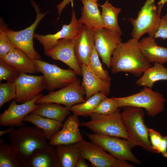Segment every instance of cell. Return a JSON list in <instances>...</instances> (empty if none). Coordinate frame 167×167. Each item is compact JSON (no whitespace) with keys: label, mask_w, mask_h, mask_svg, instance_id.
<instances>
[{"label":"cell","mask_w":167,"mask_h":167,"mask_svg":"<svg viewBox=\"0 0 167 167\" xmlns=\"http://www.w3.org/2000/svg\"><path fill=\"white\" fill-rule=\"evenodd\" d=\"M138 40L132 38L118 46L112 57L110 68L113 73L127 72L139 77L152 66L142 53Z\"/></svg>","instance_id":"1"},{"label":"cell","mask_w":167,"mask_h":167,"mask_svg":"<svg viewBox=\"0 0 167 167\" xmlns=\"http://www.w3.org/2000/svg\"><path fill=\"white\" fill-rule=\"evenodd\" d=\"M9 139L24 167L37 151L49 145L44 133L36 126L23 125L14 128L9 133Z\"/></svg>","instance_id":"2"},{"label":"cell","mask_w":167,"mask_h":167,"mask_svg":"<svg viewBox=\"0 0 167 167\" xmlns=\"http://www.w3.org/2000/svg\"><path fill=\"white\" fill-rule=\"evenodd\" d=\"M122 108L121 116L127 133V140L131 148L140 146L148 151L156 153L150 143L148 128L144 123L143 109L132 106Z\"/></svg>","instance_id":"3"},{"label":"cell","mask_w":167,"mask_h":167,"mask_svg":"<svg viewBox=\"0 0 167 167\" xmlns=\"http://www.w3.org/2000/svg\"><path fill=\"white\" fill-rule=\"evenodd\" d=\"M31 4L35 10L36 16L34 22L29 26L20 31H13L7 28L1 19L0 25L16 48L22 51L32 59L40 60L41 59V56L34 47V32L40 22L48 11L44 13L40 12L39 6L34 1H31Z\"/></svg>","instance_id":"4"},{"label":"cell","mask_w":167,"mask_h":167,"mask_svg":"<svg viewBox=\"0 0 167 167\" xmlns=\"http://www.w3.org/2000/svg\"><path fill=\"white\" fill-rule=\"evenodd\" d=\"M113 98L120 107L132 106L144 109L147 114L152 117L163 111L166 101L161 93L145 87L135 94L125 97Z\"/></svg>","instance_id":"5"},{"label":"cell","mask_w":167,"mask_h":167,"mask_svg":"<svg viewBox=\"0 0 167 167\" xmlns=\"http://www.w3.org/2000/svg\"><path fill=\"white\" fill-rule=\"evenodd\" d=\"M155 1L146 0L136 18L128 19L133 27L131 32L132 38L139 40L145 33L153 37L161 21L163 7L156 6Z\"/></svg>","instance_id":"6"},{"label":"cell","mask_w":167,"mask_h":167,"mask_svg":"<svg viewBox=\"0 0 167 167\" xmlns=\"http://www.w3.org/2000/svg\"><path fill=\"white\" fill-rule=\"evenodd\" d=\"M119 108L114 113L102 115L93 113L90 115L91 120L80 123L95 133L128 138L127 133L123 122Z\"/></svg>","instance_id":"7"},{"label":"cell","mask_w":167,"mask_h":167,"mask_svg":"<svg viewBox=\"0 0 167 167\" xmlns=\"http://www.w3.org/2000/svg\"><path fill=\"white\" fill-rule=\"evenodd\" d=\"M80 156L89 161L92 167H133L126 161L107 153L101 147L84 139L77 143Z\"/></svg>","instance_id":"8"},{"label":"cell","mask_w":167,"mask_h":167,"mask_svg":"<svg viewBox=\"0 0 167 167\" xmlns=\"http://www.w3.org/2000/svg\"><path fill=\"white\" fill-rule=\"evenodd\" d=\"M91 141L98 145L116 158L139 164L141 162L132 153L126 139L121 138L84 132Z\"/></svg>","instance_id":"9"},{"label":"cell","mask_w":167,"mask_h":167,"mask_svg":"<svg viewBox=\"0 0 167 167\" xmlns=\"http://www.w3.org/2000/svg\"><path fill=\"white\" fill-rule=\"evenodd\" d=\"M85 92L79 78L60 89L50 92L42 95L36 101L38 104L42 103H54L62 105L70 109L73 105L85 101Z\"/></svg>","instance_id":"10"},{"label":"cell","mask_w":167,"mask_h":167,"mask_svg":"<svg viewBox=\"0 0 167 167\" xmlns=\"http://www.w3.org/2000/svg\"><path fill=\"white\" fill-rule=\"evenodd\" d=\"M34 60L43 74L45 89L50 92L62 88L77 78V74L71 68L63 69L41 60Z\"/></svg>","instance_id":"11"},{"label":"cell","mask_w":167,"mask_h":167,"mask_svg":"<svg viewBox=\"0 0 167 167\" xmlns=\"http://www.w3.org/2000/svg\"><path fill=\"white\" fill-rule=\"evenodd\" d=\"M122 33L109 30L105 28L94 31L95 46L102 61L108 68H110L114 52L122 42Z\"/></svg>","instance_id":"12"},{"label":"cell","mask_w":167,"mask_h":167,"mask_svg":"<svg viewBox=\"0 0 167 167\" xmlns=\"http://www.w3.org/2000/svg\"><path fill=\"white\" fill-rule=\"evenodd\" d=\"M17 102L21 104L31 100L40 94L46 88L43 75L20 73L15 82Z\"/></svg>","instance_id":"13"},{"label":"cell","mask_w":167,"mask_h":167,"mask_svg":"<svg viewBox=\"0 0 167 167\" xmlns=\"http://www.w3.org/2000/svg\"><path fill=\"white\" fill-rule=\"evenodd\" d=\"M83 26L78 21L75 12L73 10L71 21L68 24H63L61 29L55 34L42 35L34 33V38L42 45L45 53L52 48L60 40L75 39Z\"/></svg>","instance_id":"14"},{"label":"cell","mask_w":167,"mask_h":167,"mask_svg":"<svg viewBox=\"0 0 167 167\" xmlns=\"http://www.w3.org/2000/svg\"><path fill=\"white\" fill-rule=\"evenodd\" d=\"M42 95L41 94L33 99L20 104H17L14 99L8 108L0 114V125L18 127L24 125V118L37 107L38 105L36 104V101Z\"/></svg>","instance_id":"15"},{"label":"cell","mask_w":167,"mask_h":167,"mask_svg":"<svg viewBox=\"0 0 167 167\" xmlns=\"http://www.w3.org/2000/svg\"><path fill=\"white\" fill-rule=\"evenodd\" d=\"M75 41V39L60 40L52 48L45 53L52 59L64 63L78 75H82L81 67L74 50Z\"/></svg>","instance_id":"16"},{"label":"cell","mask_w":167,"mask_h":167,"mask_svg":"<svg viewBox=\"0 0 167 167\" xmlns=\"http://www.w3.org/2000/svg\"><path fill=\"white\" fill-rule=\"evenodd\" d=\"M78 117L73 114L70 115L60 130L49 140V144L55 146L78 143L83 140Z\"/></svg>","instance_id":"17"},{"label":"cell","mask_w":167,"mask_h":167,"mask_svg":"<svg viewBox=\"0 0 167 167\" xmlns=\"http://www.w3.org/2000/svg\"><path fill=\"white\" fill-rule=\"evenodd\" d=\"M95 47L94 31L84 25L75 39L74 50L79 64L88 65L91 55Z\"/></svg>","instance_id":"18"},{"label":"cell","mask_w":167,"mask_h":167,"mask_svg":"<svg viewBox=\"0 0 167 167\" xmlns=\"http://www.w3.org/2000/svg\"><path fill=\"white\" fill-rule=\"evenodd\" d=\"M80 67L82 76L81 85L84 89L86 100L98 92H103L107 96L109 94L110 82L105 81L97 76L88 65L83 64Z\"/></svg>","instance_id":"19"},{"label":"cell","mask_w":167,"mask_h":167,"mask_svg":"<svg viewBox=\"0 0 167 167\" xmlns=\"http://www.w3.org/2000/svg\"><path fill=\"white\" fill-rule=\"evenodd\" d=\"M0 59L17 69L20 73L33 74L40 72L35 61L16 48Z\"/></svg>","instance_id":"20"},{"label":"cell","mask_w":167,"mask_h":167,"mask_svg":"<svg viewBox=\"0 0 167 167\" xmlns=\"http://www.w3.org/2000/svg\"><path fill=\"white\" fill-rule=\"evenodd\" d=\"M80 1L83 6L79 22L94 31L104 28L97 2L93 0Z\"/></svg>","instance_id":"21"},{"label":"cell","mask_w":167,"mask_h":167,"mask_svg":"<svg viewBox=\"0 0 167 167\" xmlns=\"http://www.w3.org/2000/svg\"><path fill=\"white\" fill-rule=\"evenodd\" d=\"M139 48L144 56L150 63L161 64L167 62V47L157 45L154 38L149 36L139 41Z\"/></svg>","instance_id":"22"},{"label":"cell","mask_w":167,"mask_h":167,"mask_svg":"<svg viewBox=\"0 0 167 167\" xmlns=\"http://www.w3.org/2000/svg\"><path fill=\"white\" fill-rule=\"evenodd\" d=\"M25 167H60L56 148L49 144L38 150Z\"/></svg>","instance_id":"23"},{"label":"cell","mask_w":167,"mask_h":167,"mask_svg":"<svg viewBox=\"0 0 167 167\" xmlns=\"http://www.w3.org/2000/svg\"><path fill=\"white\" fill-rule=\"evenodd\" d=\"M23 121L29 122L41 130L49 140L60 130L63 124L62 122L32 113L26 116Z\"/></svg>","instance_id":"24"},{"label":"cell","mask_w":167,"mask_h":167,"mask_svg":"<svg viewBox=\"0 0 167 167\" xmlns=\"http://www.w3.org/2000/svg\"><path fill=\"white\" fill-rule=\"evenodd\" d=\"M38 105L31 113L61 122L63 121L70 113L69 109L60 104L45 103Z\"/></svg>","instance_id":"25"},{"label":"cell","mask_w":167,"mask_h":167,"mask_svg":"<svg viewBox=\"0 0 167 167\" xmlns=\"http://www.w3.org/2000/svg\"><path fill=\"white\" fill-rule=\"evenodd\" d=\"M161 80H167V67L162 64L155 63L146 70L136 82L138 86L152 88L154 83Z\"/></svg>","instance_id":"26"},{"label":"cell","mask_w":167,"mask_h":167,"mask_svg":"<svg viewBox=\"0 0 167 167\" xmlns=\"http://www.w3.org/2000/svg\"><path fill=\"white\" fill-rule=\"evenodd\" d=\"M60 167H75L80 157L77 143L56 146Z\"/></svg>","instance_id":"27"},{"label":"cell","mask_w":167,"mask_h":167,"mask_svg":"<svg viewBox=\"0 0 167 167\" xmlns=\"http://www.w3.org/2000/svg\"><path fill=\"white\" fill-rule=\"evenodd\" d=\"M100 6L102 9L101 17L104 28L122 33L118 21V16L121 9L113 6L108 0Z\"/></svg>","instance_id":"28"},{"label":"cell","mask_w":167,"mask_h":167,"mask_svg":"<svg viewBox=\"0 0 167 167\" xmlns=\"http://www.w3.org/2000/svg\"><path fill=\"white\" fill-rule=\"evenodd\" d=\"M107 95L104 93L99 92L93 95L83 102L75 104L69 109L73 114L78 116L87 117L93 113L95 108Z\"/></svg>","instance_id":"29"},{"label":"cell","mask_w":167,"mask_h":167,"mask_svg":"<svg viewBox=\"0 0 167 167\" xmlns=\"http://www.w3.org/2000/svg\"><path fill=\"white\" fill-rule=\"evenodd\" d=\"M0 167H24L17 152L10 144L0 139Z\"/></svg>","instance_id":"30"},{"label":"cell","mask_w":167,"mask_h":167,"mask_svg":"<svg viewBox=\"0 0 167 167\" xmlns=\"http://www.w3.org/2000/svg\"><path fill=\"white\" fill-rule=\"evenodd\" d=\"M88 65L97 76L105 81L110 82L111 79L108 71L103 68L95 46L89 58Z\"/></svg>","instance_id":"31"},{"label":"cell","mask_w":167,"mask_h":167,"mask_svg":"<svg viewBox=\"0 0 167 167\" xmlns=\"http://www.w3.org/2000/svg\"><path fill=\"white\" fill-rule=\"evenodd\" d=\"M120 107L118 103L113 97L109 98L106 97L99 104L93 113L102 115H109L115 113Z\"/></svg>","instance_id":"32"},{"label":"cell","mask_w":167,"mask_h":167,"mask_svg":"<svg viewBox=\"0 0 167 167\" xmlns=\"http://www.w3.org/2000/svg\"><path fill=\"white\" fill-rule=\"evenodd\" d=\"M16 89L15 82H7L0 84V107L13 99H15Z\"/></svg>","instance_id":"33"},{"label":"cell","mask_w":167,"mask_h":167,"mask_svg":"<svg viewBox=\"0 0 167 167\" xmlns=\"http://www.w3.org/2000/svg\"><path fill=\"white\" fill-rule=\"evenodd\" d=\"M20 74L16 68L0 59V81L15 82Z\"/></svg>","instance_id":"34"},{"label":"cell","mask_w":167,"mask_h":167,"mask_svg":"<svg viewBox=\"0 0 167 167\" xmlns=\"http://www.w3.org/2000/svg\"><path fill=\"white\" fill-rule=\"evenodd\" d=\"M16 47L10 40L3 27L0 26V58L8 54Z\"/></svg>","instance_id":"35"},{"label":"cell","mask_w":167,"mask_h":167,"mask_svg":"<svg viewBox=\"0 0 167 167\" xmlns=\"http://www.w3.org/2000/svg\"><path fill=\"white\" fill-rule=\"evenodd\" d=\"M149 139L153 149L156 153H159V148L163 136L158 132L152 128H148Z\"/></svg>","instance_id":"36"},{"label":"cell","mask_w":167,"mask_h":167,"mask_svg":"<svg viewBox=\"0 0 167 167\" xmlns=\"http://www.w3.org/2000/svg\"><path fill=\"white\" fill-rule=\"evenodd\" d=\"M153 37L167 39V13L161 17L157 29Z\"/></svg>","instance_id":"37"},{"label":"cell","mask_w":167,"mask_h":167,"mask_svg":"<svg viewBox=\"0 0 167 167\" xmlns=\"http://www.w3.org/2000/svg\"><path fill=\"white\" fill-rule=\"evenodd\" d=\"M159 153L164 157L167 158V136H163L159 148Z\"/></svg>","instance_id":"38"},{"label":"cell","mask_w":167,"mask_h":167,"mask_svg":"<svg viewBox=\"0 0 167 167\" xmlns=\"http://www.w3.org/2000/svg\"><path fill=\"white\" fill-rule=\"evenodd\" d=\"M74 0H63L60 3L58 4L56 7L58 14L60 15L61 13L65 7L70 3H72Z\"/></svg>","instance_id":"39"},{"label":"cell","mask_w":167,"mask_h":167,"mask_svg":"<svg viewBox=\"0 0 167 167\" xmlns=\"http://www.w3.org/2000/svg\"><path fill=\"white\" fill-rule=\"evenodd\" d=\"M89 165L85 161V159L80 157L77 160L75 167H88Z\"/></svg>","instance_id":"40"},{"label":"cell","mask_w":167,"mask_h":167,"mask_svg":"<svg viewBox=\"0 0 167 167\" xmlns=\"http://www.w3.org/2000/svg\"><path fill=\"white\" fill-rule=\"evenodd\" d=\"M14 128L13 126H11L8 129L5 130L3 131H0V136H1L3 135L6 134V133H8V134L12 131Z\"/></svg>","instance_id":"41"},{"label":"cell","mask_w":167,"mask_h":167,"mask_svg":"<svg viewBox=\"0 0 167 167\" xmlns=\"http://www.w3.org/2000/svg\"><path fill=\"white\" fill-rule=\"evenodd\" d=\"M167 2V0H160L157 3V6L163 7Z\"/></svg>","instance_id":"42"},{"label":"cell","mask_w":167,"mask_h":167,"mask_svg":"<svg viewBox=\"0 0 167 167\" xmlns=\"http://www.w3.org/2000/svg\"><path fill=\"white\" fill-rule=\"evenodd\" d=\"M93 0L97 2L98 0Z\"/></svg>","instance_id":"43"}]
</instances>
